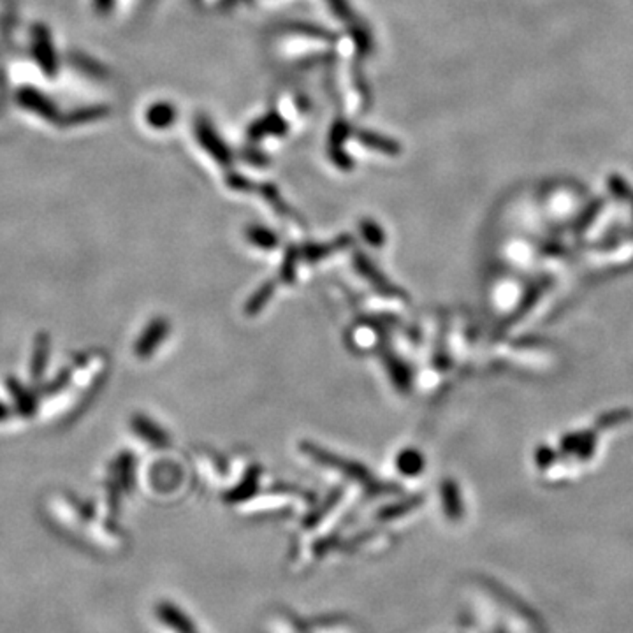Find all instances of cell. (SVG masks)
<instances>
[{
    "label": "cell",
    "instance_id": "7a4b0ae2",
    "mask_svg": "<svg viewBox=\"0 0 633 633\" xmlns=\"http://www.w3.org/2000/svg\"><path fill=\"white\" fill-rule=\"evenodd\" d=\"M16 99L23 110L32 112L34 115L41 116L48 121H62V113H60L57 104L37 88L23 87L18 90Z\"/></svg>",
    "mask_w": 633,
    "mask_h": 633
},
{
    "label": "cell",
    "instance_id": "277c9868",
    "mask_svg": "<svg viewBox=\"0 0 633 633\" xmlns=\"http://www.w3.org/2000/svg\"><path fill=\"white\" fill-rule=\"evenodd\" d=\"M174 108L171 104L161 103V104H154L148 113L146 120L154 129H166L168 125H171L174 120Z\"/></svg>",
    "mask_w": 633,
    "mask_h": 633
},
{
    "label": "cell",
    "instance_id": "6da1fadb",
    "mask_svg": "<svg viewBox=\"0 0 633 633\" xmlns=\"http://www.w3.org/2000/svg\"><path fill=\"white\" fill-rule=\"evenodd\" d=\"M32 54L39 63L41 71L54 78L58 74V55L52 39V34L46 25H34L32 29Z\"/></svg>",
    "mask_w": 633,
    "mask_h": 633
},
{
    "label": "cell",
    "instance_id": "5b68a950",
    "mask_svg": "<svg viewBox=\"0 0 633 633\" xmlns=\"http://www.w3.org/2000/svg\"><path fill=\"white\" fill-rule=\"evenodd\" d=\"M398 462H400L402 471L408 473V475H413V473H417L422 468V464H421L422 460H421V456L415 451H408V453L402 454Z\"/></svg>",
    "mask_w": 633,
    "mask_h": 633
},
{
    "label": "cell",
    "instance_id": "52a82bcc",
    "mask_svg": "<svg viewBox=\"0 0 633 633\" xmlns=\"http://www.w3.org/2000/svg\"><path fill=\"white\" fill-rule=\"evenodd\" d=\"M76 62H78V65H79L81 69H85L87 72H92V74H96V76H101V74H103L101 63H97V62H94V60H90V58L79 57Z\"/></svg>",
    "mask_w": 633,
    "mask_h": 633
},
{
    "label": "cell",
    "instance_id": "8992f818",
    "mask_svg": "<svg viewBox=\"0 0 633 633\" xmlns=\"http://www.w3.org/2000/svg\"><path fill=\"white\" fill-rule=\"evenodd\" d=\"M92 2H94L96 12L101 16H110L116 5V0H92Z\"/></svg>",
    "mask_w": 633,
    "mask_h": 633
},
{
    "label": "cell",
    "instance_id": "3957f363",
    "mask_svg": "<svg viewBox=\"0 0 633 633\" xmlns=\"http://www.w3.org/2000/svg\"><path fill=\"white\" fill-rule=\"evenodd\" d=\"M110 115V108L97 104V106H85L79 108L67 116H62V123L65 125H83V123H90V121H97Z\"/></svg>",
    "mask_w": 633,
    "mask_h": 633
}]
</instances>
